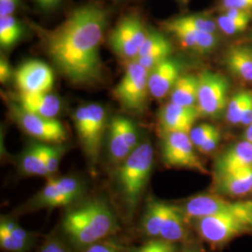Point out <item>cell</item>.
I'll list each match as a JSON object with an SVG mask.
<instances>
[{"label": "cell", "mask_w": 252, "mask_h": 252, "mask_svg": "<svg viewBox=\"0 0 252 252\" xmlns=\"http://www.w3.org/2000/svg\"><path fill=\"white\" fill-rule=\"evenodd\" d=\"M134 252H159L158 242H157V240L150 241V242L145 244L144 246L136 249Z\"/></svg>", "instance_id": "obj_41"}, {"label": "cell", "mask_w": 252, "mask_h": 252, "mask_svg": "<svg viewBox=\"0 0 252 252\" xmlns=\"http://www.w3.org/2000/svg\"><path fill=\"white\" fill-rule=\"evenodd\" d=\"M63 0H49V4H50V9L51 11L54 10V9H57L61 3H62Z\"/></svg>", "instance_id": "obj_44"}, {"label": "cell", "mask_w": 252, "mask_h": 252, "mask_svg": "<svg viewBox=\"0 0 252 252\" xmlns=\"http://www.w3.org/2000/svg\"><path fill=\"white\" fill-rule=\"evenodd\" d=\"M18 4L19 0H0V17L13 15Z\"/></svg>", "instance_id": "obj_37"}, {"label": "cell", "mask_w": 252, "mask_h": 252, "mask_svg": "<svg viewBox=\"0 0 252 252\" xmlns=\"http://www.w3.org/2000/svg\"><path fill=\"white\" fill-rule=\"evenodd\" d=\"M108 18L106 9L90 3L73 9L55 28L35 27L46 54L72 83L92 84L102 79L99 47Z\"/></svg>", "instance_id": "obj_1"}, {"label": "cell", "mask_w": 252, "mask_h": 252, "mask_svg": "<svg viewBox=\"0 0 252 252\" xmlns=\"http://www.w3.org/2000/svg\"><path fill=\"white\" fill-rule=\"evenodd\" d=\"M149 35L141 20L130 14L118 22L117 26L111 31L109 36V45L118 56L134 61L145 39Z\"/></svg>", "instance_id": "obj_8"}, {"label": "cell", "mask_w": 252, "mask_h": 252, "mask_svg": "<svg viewBox=\"0 0 252 252\" xmlns=\"http://www.w3.org/2000/svg\"><path fill=\"white\" fill-rule=\"evenodd\" d=\"M16 101L20 108L29 113L47 118H55L62 109L61 100L49 93L19 92Z\"/></svg>", "instance_id": "obj_20"}, {"label": "cell", "mask_w": 252, "mask_h": 252, "mask_svg": "<svg viewBox=\"0 0 252 252\" xmlns=\"http://www.w3.org/2000/svg\"><path fill=\"white\" fill-rule=\"evenodd\" d=\"M195 147L186 133H167L162 135V160L167 166L188 168L207 174V168L195 152Z\"/></svg>", "instance_id": "obj_10"}, {"label": "cell", "mask_w": 252, "mask_h": 252, "mask_svg": "<svg viewBox=\"0 0 252 252\" xmlns=\"http://www.w3.org/2000/svg\"><path fill=\"white\" fill-rule=\"evenodd\" d=\"M224 63L235 77L252 83V49L246 46L229 47L224 54Z\"/></svg>", "instance_id": "obj_21"}, {"label": "cell", "mask_w": 252, "mask_h": 252, "mask_svg": "<svg viewBox=\"0 0 252 252\" xmlns=\"http://www.w3.org/2000/svg\"><path fill=\"white\" fill-rule=\"evenodd\" d=\"M36 5L43 10L45 11H51L50 9V4H49V0H33Z\"/></svg>", "instance_id": "obj_42"}, {"label": "cell", "mask_w": 252, "mask_h": 252, "mask_svg": "<svg viewBox=\"0 0 252 252\" xmlns=\"http://www.w3.org/2000/svg\"><path fill=\"white\" fill-rule=\"evenodd\" d=\"M185 219L180 207L170 206L160 233L162 240L172 243L183 240L187 233Z\"/></svg>", "instance_id": "obj_25"}, {"label": "cell", "mask_w": 252, "mask_h": 252, "mask_svg": "<svg viewBox=\"0 0 252 252\" xmlns=\"http://www.w3.org/2000/svg\"><path fill=\"white\" fill-rule=\"evenodd\" d=\"M181 76V67L178 61L170 57L154 67L149 74L150 94L156 99H162L171 93L174 85Z\"/></svg>", "instance_id": "obj_18"}, {"label": "cell", "mask_w": 252, "mask_h": 252, "mask_svg": "<svg viewBox=\"0 0 252 252\" xmlns=\"http://www.w3.org/2000/svg\"><path fill=\"white\" fill-rule=\"evenodd\" d=\"M135 124L126 117H113L108 126V149L112 162L121 163L138 147Z\"/></svg>", "instance_id": "obj_13"}, {"label": "cell", "mask_w": 252, "mask_h": 252, "mask_svg": "<svg viewBox=\"0 0 252 252\" xmlns=\"http://www.w3.org/2000/svg\"><path fill=\"white\" fill-rule=\"evenodd\" d=\"M180 3L183 4V5H187L189 3V0H178Z\"/></svg>", "instance_id": "obj_45"}, {"label": "cell", "mask_w": 252, "mask_h": 252, "mask_svg": "<svg viewBox=\"0 0 252 252\" xmlns=\"http://www.w3.org/2000/svg\"><path fill=\"white\" fill-rule=\"evenodd\" d=\"M216 126L210 124H201L194 126L189 132V138L196 149H198L207 139V137L211 135L215 130Z\"/></svg>", "instance_id": "obj_33"}, {"label": "cell", "mask_w": 252, "mask_h": 252, "mask_svg": "<svg viewBox=\"0 0 252 252\" xmlns=\"http://www.w3.org/2000/svg\"><path fill=\"white\" fill-rule=\"evenodd\" d=\"M171 20L180 26L203 32L217 33L219 29L216 20L207 16L206 14L182 15L176 18H172Z\"/></svg>", "instance_id": "obj_29"}, {"label": "cell", "mask_w": 252, "mask_h": 252, "mask_svg": "<svg viewBox=\"0 0 252 252\" xmlns=\"http://www.w3.org/2000/svg\"><path fill=\"white\" fill-rule=\"evenodd\" d=\"M244 140L250 142L252 145V123L246 128V131L244 134Z\"/></svg>", "instance_id": "obj_43"}, {"label": "cell", "mask_w": 252, "mask_h": 252, "mask_svg": "<svg viewBox=\"0 0 252 252\" xmlns=\"http://www.w3.org/2000/svg\"><path fill=\"white\" fill-rule=\"evenodd\" d=\"M10 112L20 127L29 135L49 144H60L67 138L63 125L55 118H47L29 113L18 105L10 106Z\"/></svg>", "instance_id": "obj_11"}, {"label": "cell", "mask_w": 252, "mask_h": 252, "mask_svg": "<svg viewBox=\"0 0 252 252\" xmlns=\"http://www.w3.org/2000/svg\"><path fill=\"white\" fill-rule=\"evenodd\" d=\"M64 152L65 148L62 145H48L43 143V153L45 158L46 166L50 176L58 170L59 163Z\"/></svg>", "instance_id": "obj_31"}, {"label": "cell", "mask_w": 252, "mask_h": 252, "mask_svg": "<svg viewBox=\"0 0 252 252\" xmlns=\"http://www.w3.org/2000/svg\"><path fill=\"white\" fill-rule=\"evenodd\" d=\"M183 215L189 220L204 217L229 214L242 218L252 225V202H231L215 194H200L189 199L180 207Z\"/></svg>", "instance_id": "obj_7"}, {"label": "cell", "mask_w": 252, "mask_h": 252, "mask_svg": "<svg viewBox=\"0 0 252 252\" xmlns=\"http://www.w3.org/2000/svg\"><path fill=\"white\" fill-rule=\"evenodd\" d=\"M162 27L166 32L171 33L184 48L198 54L212 52L219 43L217 33L203 32L183 27L173 22L171 19L162 22Z\"/></svg>", "instance_id": "obj_16"}, {"label": "cell", "mask_w": 252, "mask_h": 252, "mask_svg": "<svg viewBox=\"0 0 252 252\" xmlns=\"http://www.w3.org/2000/svg\"><path fill=\"white\" fill-rule=\"evenodd\" d=\"M115 219L108 205L101 200L87 202L69 210L63 218V229L73 243L90 247L110 234Z\"/></svg>", "instance_id": "obj_2"}, {"label": "cell", "mask_w": 252, "mask_h": 252, "mask_svg": "<svg viewBox=\"0 0 252 252\" xmlns=\"http://www.w3.org/2000/svg\"><path fill=\"white\" fill-rule=\"evenodd\" d=\"M85 252H118L115 249H113L112 247L108 246V245H104V244H94L90 247H88V249L86 250Z\"/></svg>", "instance_id": "obj_40"}, {"label": "cell", "mask_w": 252, "mask_h": 252, "mask_svg": "<svg viewBox=\"0 0 252 252\" xmlns=\"http://www.w3.org/2000/svg\"><path fill=\"white\" fill-rule=\"evenodd\" d=\"M82 192L81 181L74 177L49 179L45 186L31 200V207H64L80 198Z\"/></svg>", "instance_id": "obj_12"}, {"label": "cell", "mask_w": 252, "mask_h": 252, "mask_svg": "<svg viewBox=\"0 0 252 252\" xmlns=\"http://www.w3.org/2000/svg\"><path fill=\"white\" fill-rule=\"evenodd\" d=\"M14 76V72L9 62L2 56L0 60V81L1 83H6Z\"/></svg>", "instance_id": "obj_38"}, {"label": "cell", "mask_w": 252, "mask_h": 252, "mask_svg": "<svg viewBox=\"0 0 252 252\" xmlns=\"http://www.w3.org/2000/svg\"><path fill=\"white\" fill-rule=\"evenodd\" d=\"M149 74L150 71L135 60L127 64L126 72L113 91L120 104L127 110L141 112L147 107Z\"/></svg>", "instance_id": "obj_6"}, {"label": "cell", "mask_w": 252, "mask_h": 252, "mask_svg": "<svg viewBox=\"0 0 252 252\" xmlns=\"http://www.w3.org/2000/svg\"><path fill=\"white\" fill-rule=\"evenodd\" d=\"M193 252L192 251H186V252Z\"/></svg>", "instance_id": "obj_46"}, {"label": "cell", "mask_w": 252, "mask_h": 252, "mask_svg": "<svg viewBox=\"0 0 252 252\" xmlns=\"http://www.w3.org/2000/svg\"><path fill=\"white\" fill-rule=\"evenodd\" d=\"M196 107H183L169 102L158 113V124L162 135L167 133L189 134L200 117Z\"/></svg>", "instance_id": "obj_15"}, {"label": "cell", "mask_w": 252, "mask_h": 252, "mask_svg": "<svg viewBox=\"0 0 252 252\" xmlns=\"http://www.w3.org/2000/svg\"><path fill=\"white\" fill-rule=\"evenodd\" d=\"M73 121L84 153L94 163L98 159L104 135L108 129L106 109L96 103L83 105L75 110Z\"/></svg>", "instance_id": "obj_4"}, {"label": "cell", "mask_w": 252, "mask_h": 252, "mask_svg": "<svg viewBox=\"0 0 252 252\" xmlns=\"http://www.w3.org/2000/svg\"><path fill=\"white\" fill-rule=\"evenodd\" d=\"M20 164L23 172L29 176H50L46 166L43 143L34 142L29 145L21 157Z\"/></svg>", "instance_id": "obj_24"}, {"label": "cell", "mask_w": 252, "mask_h": 252, "mask_svg": "<svg viewBox=\"0 0 252 252\" xmlns=\"http://www.w3.org/2000/svg\"><path fill=\"white\" fill-rule=\"evenodd\" d=\"M221 135H220V131L217 128L216 130L207 137V140L199 147L198 150L200 153H204V154H208V153H213L220 141Z\"/></svg>", "instance_id": "obj_36"}, {"label": "cell", "mask_w": 252, "mask_h": 252, "mask_svg": "<svg viewBox=\"0 0 252 252\" xmlns=\"http://www.w3.org/2000/svg\"><path fill=\"white\" fill-rule=\"evenodd\" d=\"M193 222L199 235L211 245L227 243L252 229V224L246 220L229 214L204 217L194 220Z\"/></svg>", "instance_id": "obj_9"}, {"label": "cell", "mask_w": 252, "mask_h": 252, "mask_svg": "<svg viewBox=\"0 0 252 252\" xmlns=\"http://www.w3.org/2000/svg\"><path fill=\"white\" fill-rule=\"evenodd\" d=\"M23 35V27L13 15L0 17V45L8 49L14 45Z\"/></svg>", "instance_id": "obj_28"}, {"label": "cell", "mask_w": 252, "mask_h": 252, "mask_svg": "<svg viewBox=\"0 0 252 252\" xmlns=\"http://www.w3.org/2000/svg\"><path fill=\"white\" fill-rule=\"evenodd\" d=\"M220 8L221 11L232 9L252 11V0H220Z\"/></svg>", "instance_id": "obj_35"}, {"label": "cell", "mask_w": 252, "mask_h": 252, "mask_svg": "<svg viewBox=\"0 0 252 252\" xmlns=\"http://www.w3.org/2000/svg\"><path fill=\"white\" fill-rule=\"evenodd\" d=\"M154 152L150 142L138 145L121 165L117 180L128 207L135 208L150 180L153 170Z\"/></svg>", "instance_id": "obj_3"}, {"label": "cell", "mask_w": 252, "mask_h": 252, "mask_svg": "<svg viewBox=\"0 0 252 252\" xmlns=\"http://www.w3.org/2000/svg\"><path fill=\"white\" fill-rule=\"evenodd\" d=\"M170 205H166L161 202L152 201L145 213L142 225L145 233L149 236H160L163 221L168 213Z\"/></svg>", "instance_id": "obj_26"}, {"label": "cell", "mask_w": 252, "mask_h": 252, "mask_svg": "<svg viewBox=\"0 0 252 252\" xmlns=\"http://www.w3.org/2000/svg\"><path fill=\"white\" fill-rule=\"evenodd\" d=\"M0 226L4 227L9 234H12L15 238H17L20 241L28 244H30L31 242L30 234H28L27 231L24 230L22 227H20L16 222H14L12 220L2 218Z\"/></svg>", "instance_id": "obj_34"}, {"label": "cell", "mask_w": 252, "mask_h": 252, "mask_svg": "<svg viewBox=\"0 0 252 252\" xmlns=\"http://www.w3.org/2000/svg\"><path fill=\"white\" fill-rule=\"evenodd\" d=\"M252 19H234L221 13L216 19L218 28L228 36H234L244 32L250 25Z\"/></svg>", "instance_id": "obj_30"}, {"label": "cell", "mask_w": 252, "mask_h": 252, "mask_svg": "<svg viewBox=\"0 0 252 252\" xmlns=\"http://www.w3.org/2000/svg\"><path fill=\"white\" fill-rule=\"evenodd\" d=\"M252 98V90H242L230 97L225 110L227 122L233 126H240L244 113Z\"/></svg>", "instance_id": "obj_27"}, {"label": "cell", "mask_w": 252, "mask_h": 252, "mask_svg": "<svg viewBox=\"0 0 252 252\" xmlns=\"http://www.w3.org/2000/svg\"><path fill=\"white\" fill-rule=\"evenodd\" d=\"M39 252H68L63 245L58 241H50L46 243Z\"/></svg>", "instance_id": "obj_39"}, {"label": "cell", "mask_w": 252, "mask_h": 252, "mask_svg": "<svg viewBox=\"0 0 252 252\" xmlns=\"http://www.w3.org/2000/svg\"><path fill=\"white\" fill-rule=\"evenodd\" d=\"M0 245L2 249L9 252H23L27 251L30 244L20 241L2 226H0Z\"/></svg>", "instance_id": "obj_32"}, {"label": "cell", "mask_w": 252, "mask_h": 252, "mask_svg": "<svg viewBox=\"0 0 252 252\" xmlns=\"http://www.w3.org/2000/svg\"><path fill=\"white\" fill-rule=\"evenodd\" d=\"M230 82L220 73L204 70L198 75L196 108L203 117L217 118L225 113Z\"/></svg>", "instance_id": "obj_5"}, {"label": "cell", "mask_w": 252, "mask_h": 252, "mask_svg": "<svg viewBox=\"0 0 252 252\" xmlns=\"http://www.w3.org/2000/svg\"><path fill=\"white\" fill-rule=\"evenodd\" d=\"M217 191L230 196H243L252 191V167L215 177Z\"/></svg>", "instance_id": "obj_22"}, {"label": "cell", "mask_w": 252, "mask_h": 252, "mask_svg": "<svg viewBox=\"0 0 252 252\" xmlns=\"http://www.w3.org/2000/svg\"><path fill=\"white\" fill-rule=\"evenodd\" d=\"M171 53L169 40L161 33L152 31L149 32L135 61L148 71H152L154 67L169 58Z\"/></svg>", "instance_id": "obj_19"}, {"label": "cell", "mask_w": 252, "mask_h": 252, "mask_svg": "<svg viewBox=\"0 0 252 252\" xmlns=\"http://www.w3.org/2000/svg\"><path fill=\"white\" fill-rule=\"evenodd\" d=\"M252 167V145L242 140L228 147L215 162V177Z\"/></svg>", "instance_id": "obj_17"}, {"label": "cell", "mask_w": 252, "mask_h": 252, "mask_svg": "<svg viewBox=\"0 0 252 252\" xmlns=\"http://www.w3.org/2000/svg\"><path fill=\"white\" fill-rule=\"evenodd\" d=\"M14 80L19 92L49 93L54 86V75L52 68L44 62L29 60L15 70Z\"/></svg>", "instance_id": "obj_14"}, {"label": "cell", "mask_w": 252, "mask_h": 252, "mask_svg": "<svg viewBox=\"0 0 252 252\" xmlns=\"http://www.w3.org/2000/svg\"><path fill=\"white\" fill-rule=\"evenodd\" d=\"M198 76L181 75L170 93V102L183 107H196Z\"/></svg>", "instance_id": "obj_23"}]
</instances>
